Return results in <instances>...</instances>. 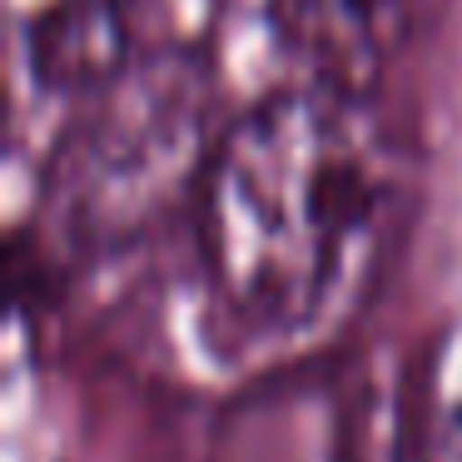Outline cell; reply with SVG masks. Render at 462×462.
<instances>
[{
	"label": "cell",
	"mask_w": 462,
	"mask_h": 462,
	"mask_svg": "<svg viewBox=\"0 0 462 462\" xmlns=\"http://www.w3.org/2000/svg\"><path fill=\"white\" fill-rule=\"evenodd\" d=\"M393 180L348 95L283 90L254 105L199 184V289L239 353L338 319L373 273Z\"/></svg>",
	"instance_id": "cell-1"
},
{
	"label": "cell",
	"mask_w": 462,
	"mask_h": 462,
	"mask_svg": "<svg viewBox=\"0 0 462 462\" xmlns=\"http://www.w3.org/2000/svg\"><path fill=\"white\" fill-rule=\"evenodd\" d=\"M115 0H11L15 90L55 95L105 60L115 35Z\"/></svg>",
	"instance_id": "cell-2"
},
{
	"label": "cell",
	"mask_w": 462,
	"mask_h": 462,
	"mask_svg": "<svg viewBox=\"0 0 462 462\" xmlns=\"http://www.w3.org/2000/svg\"><path fill=\"white\" fill-rule=\"evenodd\" d=\"M283 41L323 51L328 60H363L378 45L388 0H263Z\"/></svg>",
	"instance_id": "cell-3"
}]
</instances>
